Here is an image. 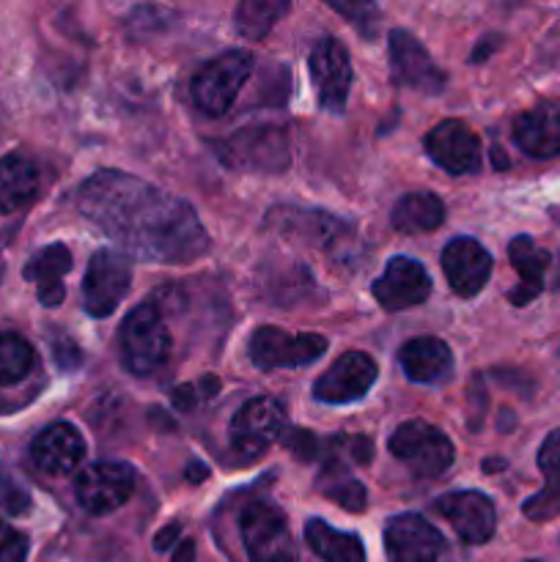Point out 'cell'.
I'll use <instances>...</instances> for the list:
<instances>
[{
  "mask_svg": "<svg viewBox=\"0 0 560 562\" xmlns=\"http://www.w3.org/2000/svg\"><path fill=\"white\" fill-rule=\"evenodd\" d=\"M80 212L132 256L152 263H192L209 252L195 209L121 170H99L77 192Z\"/></svg>",
  "mask_w": 560,
  "mask_h": 562,
  "instance_id": "cell-1",
  "label": "cell"
},
{
  "mask_svg": "<svg viewBox=\"0 0 560 562\" xmlns=\"http://www.w3.org/2000/svg\"><path fill=\"white\" fill-rule=\"evenodd\" d=\"M119 344L121 360L132 376H154L170 357V333L163 311L154 302L137 305L121 324Z\"/></svg>",
  "mask_w": 560,
  "mask_h": 562,
  "instance_id": "cell-2",
  "label": "cell"
},
{
  "mask_svg": "<svg viewBox=\"0 0 560 562\" xmlns=\"http://www.w3.org/2000/svg\"><path fill=\"white\" fill-rule=\"evenodd\" d=\"M253 55L245 49H228L192 75L190 97L203 115L228 113L239 91L253 75Z\"/></svg>",
  "mask_w": 560,
  "mask_h": 562,
  "instance_id": "cell-3",
  "label": "cell"
},
{
  "mask_svg": "<svg viewBox=\"0 0 560 562\" xmlns=\"http://www.w3.org/2000/svg\"><path fill=\"white\" fill-rule=\"evenodd\" d=\"M390 453L417 477H439L450 470L456 453L450 439L426 420H406L390 437Z\"/></svg>",
  "mask_w": 560,
  "mask_h": 562,
  "instance_id": "cell-4",
  "label": "cell"
},
{
  "mask_svg": "<svg viewBox=\"0 0 560 562\" xmlns=\"http://www.w3.org/2000/svg\"><path fill=\"white\" fill-rule=\"evenodd\" d=\"M289 431V417L280 401L269 398V395H258L242 404L231 420L228 439L231 448L242 456V459H258L269 450V445L280 442L283 434Z\"/></svg>",
  "mask_w": 560,
  "mask_h": 562,
  "instance_id": "cell-5",
  "label": "cell"
},
{
  "mask_svg": "<svg viewBox=\"0 0 560 562\" xmlns=\"http://www.w3.org/2000/svg\"><path fill=\"white\" fill-rule=\"evenodd\" d=\"M289 132L283 126L258 124L250 130H239L228 140L220 143V159L239 170L278 173L289 165Z\"/></svg>",
  "mask_w": 560,
  "mask_h": 562,
  "instance_id": "cell-6",
  "label": "cell"
},
{
  "mask_svg": "<svg viewBox=\"0 0 560 562\" xmlns=\"http://www.w3.org/2000/svg\"><path fill=\"white\" fill-rule=\"evenodd\" d=\"M239 536L250 562H296L289 521L275 505H247L239 516Z\"/></svg>",
  "mask_w": 560,
  "mask_h": 562,
  "instance_id": "cell-7",
  "label": "cell"
},
{
  "mask_svg": "<svg viewBox=\"0 0 560 562\" xmlns=\"http://www.w3.org/2000/svg\"><path fill=\"white\" fill-rule=\"evenodd\" d=\"M324 351H327V338L324 335H291L280 327H258L250 335V344H247V355H250V362L258 371L311 366Z\"/></svg>",
  "mask_w": 560,
  "mask_h": 562,
  "instance_id": "cell-8",
  "label": "cell"
},
{
  "mask_svg": "<svg viewBox=\"0 0 560 562\" xmlns=\"http://www.w3.org/2000/svg\"><path fill=\"white\" fill-rule=\"evenodd\" d=\"M135 492V470L124 461H93L75 481L77 503L91 516L119 510Z\"/></svg>",
  "mask_w": 560,
  "mask_h": 562,
  "instance_id": "cell-9",
  "label": "cell"
},
{
  "mask_svg": "<svg viewBox=\"0 0 560 562\" xmlns=\"http://www.w3.org/2000/svg\"><path fill=\"white\" fill-rule=\"evenodd\" d=\"M132 283V261L115 250H97L82 280V305L93 318H104L121 305Z\"/></svg>",
  "mask_w": 560,
  "mask_h": 562,
  "instance_id": "cell-10",
  "label": "cell"
},
{
  "mask_svg": "<svg viewBox=\"0 0 560 562\" xmlns=\"http://www.w3.org/2000/svg\"><path fill=\"white\" fill-rule=\"evenodd\" d=\"M307 66H311V82L318 104L329 113H340L351 88V58L344 44L335 36L318 38L313 44Z\"/></svg>",
  "mask_w": 560,
  "mask_h": 562,
  "instance_id": "cell-11",
  "label": "cell"
},
{
  "mask_svg": "<svg viewBox=\"0 0 560 562\" xmlns=\"http://www.w3.org/2000/svg\"><path fill=\"white\" fill-rule=\"evenodd\" d=\"M377 382V362L366 351H346L313 384V398L322 404H351L368 395Z\"/></svg>",
  "mask_w": 560,
  "mask_h": 562,
  "instance_id": "cell-12",
  "label": "cell"
},
{
  "mask_svg": "<svg viewBox=\"0 0 560 562\" xmlns=\"http://www.w3.org/2000/svg\"><path fill=\"white\" fill-rule=\"evenodd\" d=\"M388 562H439L445 541L434 525L417 514H399L384 527Z\"/></svg>",
  "mask_w": 560,
  "mask_h": 562,
  "instance_id": "cell-13",
  "label": "cell"
},
{
  "mask_svg": "<svg viewBox=\"0 0 560 562\" xmlns=\"http://www.w3.org/2000/svg\"><path fill=\"white\" fill-rule=\"evenodd\" d=\"M390 66H393L395 82L426 97L443 93L445 80H448L445 71L434 64L428 49L406 31L390 33Z\"/></svg>",
  "mask_w": 560,
  "mask_h": 562,
  "instance_id": "cell-14",
  "label": "cell"
},
{
  "mask_svg": "<svg viewBox=\"0 0 560 562\" xmlns=\"http://www.w3.org/2000/svg\"><path fill=\"white\" fill-rule=\"evenodd\" d=\"M373 300L390 313L406 311V307L423 305L432 296V278L415 258H393L384 267V274L373 280Z\"/></svg>",
  "mask_w": 560,
  "mask_h": 562,
  "instance_id": "cell-15",
  "label": "cell"
},
{
  "mask_svg": "<svg viewBox=\"0 0 560 562\" xmlns=\"http://www.w3.org/2000/svg\"><path fill=\"white\" fill-rule=\"evenodd\" d=\"M426 151L434 165H439L450 176L472 173L481 162V140L459 119L439 121L426 135Z\"/></svg>",
  "mask_w": 560,
  "mask_h": 562,
  "instance_id": "cell-16",
  "label": "cell"
},
{
  "mask_svg": "<svg viewBox=\"0 0 560 562\" xmlns=\"http://www.w3.org/2000/svg\"><path fill=\"white\" fill-rule=\"evenodd\" d=\"M434 510L453 527L456 536L464 543H486L497 527L492 499L481 492L443 494L434 503Z\"/></svg>",
  "mask_w": 560,
  "mask_h": 562,
  "instance_id": "cell-17",
  "label": "cell"
},
{
  "mask_svg": "<svg viewBox=\"0 0 560 562\" xmlns=\"http://www.w3.org/2000/svg\"><path fill=\"white\" fill-rule=\"evenodd\" d=\"M443 272L453 294L467 300L486 285L489 274H492V256L481 241L461 236V239L448 241V247L443 250Z\"/></svg>",
  "mask_w": 560,
  "mask_h": 562,
  "instance_id": "cell-18",
  "label": "cell"
},
{
  "mask_svg": "<svg viewBox=\"0 0 560 562\" xmlns=\"http://www.w3.org/2000/svg\"><path fill=\"white\" fill-rule=\"evenodd\" d=\"M31 459L44 475L64 477L86 459V442L71 423H53L33 439Z\"/></svg>",
  "mask_w": 560,
  "mask_h": 562,
  "instance_id": "cell-19",
  "label": "cell"
},
{
  "mask_svg": "<svg viewBox=\"0 0 560 562\" xmlns=\"http://www.w3.org/2000/svg\"><path fill=\"white\" fill-rule=\"evenodd\" d=\"M399 362L406 379L415 384H439L453 373V355L448 344L432 335L406 340L399 351Z\"/></svg>",
  "mask_w": 560,
  "mask_h": 562,
  "instance_id": "cell-20",
  "label": "cell"
},
{
  "mask_svg": "<svg viewBox=\"0 0 560 562\" xmlns=\"http://www.w3.org/2000/svg\"><path fill=\"white\" fill-rule=\"evenodd\" d=\"M514 143L533 159H552L560 154V113L536 108L514 121Z\"/></svg>",
  "mask_w": 560,
  "mask_h": 562,
  "instance_id": "cell-21",
  "label": "cell"
},
{
  "mask_svg": "<svg viewBox=\"0 0 560 562\" xmlns=\"http://www.w3.org/2000/svg\"><path fill=\"white\" fill-rule=\"evenodd\" d=\"M71 269V252L66 245H47L25 263V278L36 283L38 302L44 307H58L66 300L64 278Z\"/></svg>",
  "mask_w": 560,
  "mask_h": 562,
  "instance_id": "cell-22",
  "label": "cell"
},
{
  "mask_svg": "<svg viewBox=\"0 0 560 562\" xmlns=\"http://www.w3.org/2000/svg\"><path fill=\"white\" fill-rule=\"evenodd\" d=\"M508 258L519 274V285L508 294V300L516 307L527 305L544 291V274H547L552 256L544 247H538L530 236H516L508 245Z\"/></svg>",
  "mask_w": 560,
  "mask_h": 562,
  "instance_id": "cell-23",
  "label": "cell"
},
{
  "mask_svg": "<svg viewBox=\"0 0 560 562\" xmlns=\"http://www.w3.org/2000/svg\"><path fill=\"white\" fill-rule=\"evenodd\" d=\"M38 190V170L31 159L9 154L0 159V214H14L33 201Z\"/></svg>",
  "mask_w": 560,
  "mask_h": 562,
  "instance_id": "cell-24",
  "label": "cell"
},
{
  "mask_svg": "<svg viewBox=\"0 0 560 562\" xmlns=\"http://www.w3.org/2000/svg\"><path fill=\"white\" fill-rule=\"evenodd\" d=\"M445 220V203L434 192H410L399 198L390 212V225L399 234H428Z\"/></svg>",
  "mask_w": 560,
  "mask_h": 562,
  "instance_id": "cell-25",
  "label": "cell"
},
{
  "mask_svg": "<svg viewBox=\"0 0 560 562\" xmlns=\"http://www.w3.org/2000/svg\"><path fill=\"white\" fill-rule=\"evenodd\" d=\"M305 541L313 554L324 562H366V549H362L360 538L335 530L324 519L307 521Z\"/></svg>",
  "mask_w": 560,
  "mask_h": 562,
  "instance_id": "cell-26",
  "label": "cell"
},
{
  "mask_svg": "<svg viewBox=\"0 0 560 562\" xmlns=\"http://www.w3.org/2000/svg\"><path fill=\"white\" fill-rule=\"evenodd\" d=\"M316 488L318 494L333 499L335 505H340L349 514H360L366 508V488H362V483L357 477H351V472L346 470V464L340 459H329L324 464V470L318 472Z\"/></svg>",
  "mask_w": 560,
  "mask_h": 562,
  "instance_id": "cell-27",
  "label": "cell"
},
{
  "mask_svg": "<svg viewBox=\"0 0 560 562\" xmlns=\"http://www.w3.org/2000/svg\"><path fill=\"white\" fill-rule=\"evenodd\" d=\"M285 11H289V3H280V0H245L234 11L236 31L250 38V42H256V38H264L272 31V25Z\"/></svg>",
  "mask_w": 560,
  "mask_h": 562,
  "instance_id": "cell-28",
  "label": "cell"
},
{
  "mask_svg": "<svg viewBox=\"0 0 560 562\" xmlns=\"http://www.w3.org/2000/svg\"><path fill=\"white\" fill-rule=\"evenodd\" d=\"M33 362H36L33 346L22 335H0V387H11V384L22 382L31 373Z\"/></svg>",
  "mask_w": 560,
  "mask_h": 562,
  "instance_id": "cell-29",
  "label": "cell"
},
{
  "mask_svg": "<svg viewBox=\"0 0 560 562\" xmlns=\"http://www.w3.org/2000/svg\"><path fill=\"white\" fill-rule=\"evenodd\" d=\"M538 470L547 481V492L560 494V428H555L538 448Z\"/></svg>",
  "mask_w": 560,
  "mask_h": 562,
  "instance_id": "cell-30",
  "label": "cell"
},
{
  "mask_svg": "<svg viewBox=\"0 0 560 562\" xmlns=\"http://www.w3.org/2000/svg\"><path fill=\"white\" fill-rule=\"evenodd\" d=\"M280 445H283L296 461H302V464H311V461L318 456V439L313 437L311 431H302V428L289 426V431L283 434Z\"/></svg>",
  "mask_w": 560,
  "mask_h": 562,
  "instance_id": "cell-31",
  "label": "cell"
},
{
  "mask_svg": "<svg viewBox=\"0 0 560 562\" xmlns=\"http://www.w3.org/2000/svg\"><path fill=\"white\" fill-rule=\"evenodd\" d=\"M522 510H525V516L530 521L555 519V516H560V494H552L544 488V492L533 494V497L522 505Z\"/></svg>",
  "mask_w": 560,
  "mask_h": 562,
  "instance_id": "cell-32",
  "label": "cell"
},
{
  "mask_svg": "<svg viewBox=\"0 0 560 562\" xmlns=\"http://www.w3.org/2000/svg\"><path fill=\"white\" fill-rule=\"evenodd\" d=\"M338 14L349 16L357 27H360L362 36H373V25H377V5L371 3H329Z\"/></svg>",
  "mask_w": 560,
  "mask_h": 562,
  "instance_id": "cell-33",
  "label": "cell"
},
{
  "mask_svg": "<svg viewBox=\"0 0 560 562\" xmlns=\"http://www.w3.org/2000/svg\"><path fill=\"white\" fill-rule=\"evenodd\" d=\"M333 448L344 453V459H340V461H344V464H346V459L355 461V464H360V467L371 464L373 442L368 437H338L333 442Z\"/></svg>",
  "mask_w": 560,
  "mask_h": 562,
  "instance_id": "cell-34",
  "label": "cell"
},
{
  "mask_svg": "<svg viewBox=\"0 0 560 562\" xmlns=\"http://www.w3.org/2000/svg\"><path fill=\"white\" fill-rule=\"evenodd\" d=\"M27 558V541L25 536L0 521V562H25Z\"/></svg>",
  "mask_w": 560,
  "mask_h": 562,
  "instance_id": "cell-35",
  "label": "cell"
},
{
  "mask_svg": "<svg viewBox=\"0 0 560 562\" xmlns=\"http://www.w3.org/2000/svg\"><path fill=\"white\" fill-rule=\"evenodd\" d=\"M27 505V497L14 486L11 481H3L0 477V508H5L9 514H22Z\"/></svg>",
  "mask_w": 560,
  "mask_h": 562,
  "instance_id": "cell-36",
  "label": "cell"
},
{
  "mask_svg": "<svg viewBox=\"0 0 560 562\" xmlns=\"http://www.w3.org/2000/svg\"><path fill=\"white\" fill-rule=\"evenodd\" d=\"M80 360H82L80 349H77V346L71 344L69 338L55 340V362H58L64 371H71V368H77V366H80Z\"/></svg>",
  "mask_w": 560,
  "mask_h": 562,
  "instance_id": "cell-37",
  "label": "cell"
},
{
  "mask_svg": "<svg viewBox=\"0 0 560 562\" xmlns=\"http://www.w3.org/2000/svg\"><path fill=\"white\" fill-rule=\"evenodd\" d=\"M179 536H181V525L179 521H170V525H165L163 530L154 536V549H157L159 554L168 552V549H173L176 543H179Z\"/></svg>",
  "mask_w": 560,
  "mask_h": 562,
  "instance_id": "cell-38",
  "label": "cell"
},
{
  "mask_svg": "<svg viewBox=\"0 0 560 562\" xmlns=\"http://www.w3.org/2000/svg\"><path fill=\"white\" fill-rule=\"evenodd\" d=\"M173 404L181 412L192 409V404H195V390H192V384H181V387L173 390Z\"/></svg>",
  "mask_w": 560,
  "mask_h": 562,
  "instance_id": "cell-39",
  "label": "cell"
},
{
  "mask_svg": "<svg viewBox=\"0 0 560 562\" xmlns=\"http://www.w3.org/2000/svg\"><path fill=\"white\" fill-rule=\"evenodd\" d=\"M184 477L190 483H203L209 477V467L203 464V461H190V464H187V470H184Z\"/></svg>",
  "mask_w": 560,
  "mask_h": 562,
  "instance_id": "cell-40",
  "label": "cell"
},
{
  "mask_svg": "<svg viewBox=\"0 0 560 562\" xmlns=\"http://www.w3.org/2000/svg\"><path fill=\"white\" fill-rule=\"evenodd\" d=\"M195 560V543L192 541H179V547H176L173 558L170 562H192Z\"/></svg>",
  "mask_w": 560,
  "mask_h": 562,
  "instance_id": "cell-41",
  "label": "cell"
},
{
  "mask_svg": "<svg viewBox=\"0 0 560 562\" xmlns=\"http://www.w3.org/2000/svg\"><path fill=\"white\" fill-rule=\"evenodd\" d=\"M497 47V44H492V38H486V42H481V47H475V53H472V64H478V60H486V55L492 53V49Z\"/></svg>",
  "mask_w": 560,
  "mask_h": 562,
  "instance_id": "cell-42",
  "label": "cell"
},
{
  "mask_svg": "<svg viewBox=\"0 0 560 562\" xmlns=\"http://www.w3.org/2000/svg\"><path fill=\"white\" fill-rule=\"evenodd\" d=\"M203 390H206V398H212V395L220 390V382H217V379L206 376V379H203Z\"/></svg>",
  "mask_w": 560,
  "mask_h": 562,
  "instance_id": "cell-43",
  "label": "cell"
},
{
  "mask_svg": "<svg viewBox=\"0 0 560 562\" xmlns=\"http://www.w3.org/2000/svg\"><path fill=\"white\" fill-rule=\"evenodd\" d=\"M483 470H486V472H497V470H505V461H503V459H489L486 464H483Z\"/></svg>",
  "mask_w": 560,
  "mask_h": 562,
  "instance_id": "cell-44",
  "label": "cell"
},
{
  "mask_svg": "<svg viewBox=\"0 0 560 562\" xmlns=\"http://www.w3.org/2000/svg\"><path fill=\"white\" fill-rule=\"evenodd\" d=\"M552 289L560 291V256H558V263H555V278H552Z\"/></svg>",
  "mask_w": 560,
  "mask_h": 562,
  "instance_id": "cell-45",
  "label": "cell"
},
{
  "mask_svg": "<svg viewBox=\"0 0 560 562\" xmlns=\"http://www.w3.org/2000/svg\"><path fill=\"white\" fill-rule=\"evenodd\" d=\"M494 165H497V168H505V157H503V151H500V148H494Z\"/></svg>",
  "mask_w": 560,
  "mask_h": 562,
  "instance_id": "cell-46",
  "label": "cell"
},
{
  "mask_svg": "<svg viewBox=\"0 0 560 562\" xmlns=\"http://www.w3.org/2000/svg\"><path fill=\"white\" fill-rule=\"evenodd\" d=\"M555 217H558V223H560V209H558V212H555Z\"/></svg>",
  "mask_w": 560,
  "mask_h": 562,
  "instance_id": "cell-47",
  "label": "cell"
},
{
  "mask_svg": "<svg viewBox=\"0 0 560 562\" xmlns=\"http://www.w3.org/2000/svg\"><path fill=\"white\" fill-rule=\"evenodd\" d=\"M530 562H538V560H530Z\"/></svg>",
  "mask_w": 560,
  "mask_h": 562,
  "instance_id": "cell-48",
  "label": "cell"
}]
</instances>
